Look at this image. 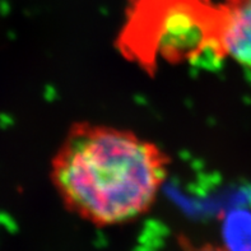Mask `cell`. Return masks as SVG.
<instances>
[{
	"instance_id": "1",
	"label": "cell",
	"mask_w": 251,
	"mask_h": 251,
	"mask_svg": "<svg viewBox=\"0 0 251 251\" xmlns=\"http://www.w3.org/2000/svg\"><path fill=\"white\" fill-rule=\"evenodd\" d=\"M170 158L133 131L76 123L51 161L61 201L97 227L124 225L151 209L167 177Z\"/></svg>"
},
{
	"instance_id": "2",
	"label": "cell",
	"mask_w": 251,
	"mask_h": 251,
	"mask_svg": "<svg viewBox=\"0 0 251 251\" xmlns=\"http://www.w3.org/2000/svg\"><path fill=\"white\" fill-rule=\"evenodd\" d=\"M222 6L212 0H127L118 38L127 60L154 74L167 63H217L222 50Z\"/></svg>"
},
{
	"instance_id": "3",
	"label": "cell",
	"mask_w": 251,
	"mask_h": 251,
	"mask_svg": "<svg viewBox=\"0 0 251 251\" xmlns=\"http://www.w3.org/2000/svg\"><path fill=\"white\" fill-rule=\"evenodd\" d=\"M222 6V50L251 74V0H225Z\"/></svg>"
},
{
	"instance_id": "4",
	"label": "cell",
	"mask_w": 251,
	"mask_h": 251,
	"mask_svg": "<svg viewBox=\"0 0 251 251\" xmlns=\"http://www.w3.org/2000/svg\"><path fill=\"white\" fill-rule=\"evenodd\" d=\"M182 251H232L227 246L214 245V244H201V245H194L190 242L182 244Z\"/></svg>"
}]
</instances>
